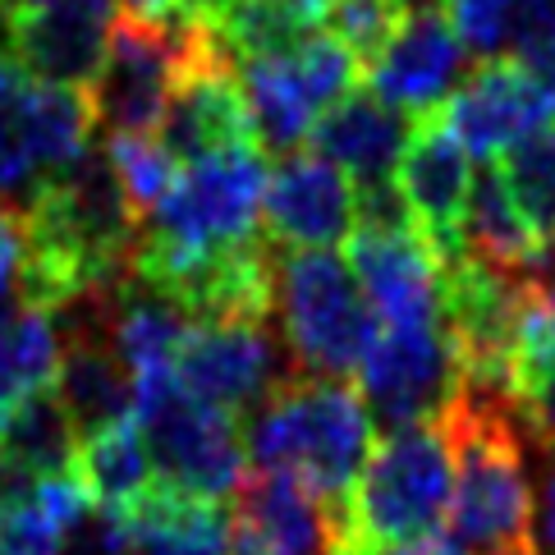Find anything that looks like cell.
Wrapping results in <instances>:
<instances>
[{
    "label": "cell",
    "mask_w": 555,
    "mask_h": 555,
    "mask_svg": "<svg viewBox=\"0 0 555 555\" xmlns=\"http://www.w3.org/2000/svg\"><path fill=\"white\" fill-rule=\"evenodd\" d=\"M372 413L363 395L326 376H294L244 427L253 473H281L349 519V491L372 454ZM349 532V524H345Z\"/></svg>",
    "instance_id": "cell-1"
},
{
    "label": "cell",
    "mask_w": 555,
    "mask_h": 555,
    "mask_svg": "<svg viewBox=\"0 0 555 555\" xmlns=\"http://www.w3.org/2000/svg\"><path fill=\"white\" fill-rule=\"evenodd\" d=\"M454 446L450 532L468 555H524L532 551V487L524 468V427L509 395L460 386L446 409Z\"/></svg>",
    "instance_id": "cell-2"
},
{
    "label": "cell",
    "mask_w": 555,
    "mask_h": 555,
    "mask_svg": "<svg viewBox=\"0 0 555 555\" xmlns=\"http://www.w3.org/2000/svg\"><path fill=\"white\" fill-rule=\"evenodd\" d=\"M275 317L294 372L326 376V382L359 376L382 335L349 262L331 248L275 253Z\"/></svg>",
    "instance_id": "cell-3"
},
{
    "label": "cell",
    "mask_w": 555,
    "mask_h": 555,
    "mask_svg": "<svg viewBox=\"0 0 555 555\" xmlns=\"http://www.w3.org/2000/svg\"><path fill=\"white\" fill-rule=\"evenodd\" d=\"M454 495V446L446 423L395 427L372 446L349 491V546L382 555L441 524Z\"/></svg>",
    "instance_id": "cell-4"
},
{
    "label": "cell",
    "mask_w": 555,
    "mask_h": 555,
    "mask_svg": "<svg viewBox=\"0 0 555 555\" xmlns=\"http://www.w3.org/2000/svg\"><path fill=\"white\" fill-rule=\"evenodd\" d=\"M197 37H203V24H147V18L120 14L111 28L106 61L88 88L92 120L111 138L156 133L175 83L197 55Z\"/></svg>",
    "instance_id": "cell-5"
},
{
    "label": "cell",
    "mask_w": 555,
    "mask_h": 555,
    "mask_svg": "<svg viewBox=\"0 0 555 555\" xmlns=\"http://www.w3.org/2000/svg\"><path fill=\"white\" fill-rule=\"evenodd\" d=\"M359 55L335 33H322L289 55L240 61V88L253 115L257 143L267 152H299L317 120L359 88Z\"/></svg>",
    "instance_id": "cell-6"
},
{
    "label": "cell",
    "mask_w": 555,
    "mask_h": 555,
    "mask_svg": "<svg viewBox=\"0 0 555 555\" xmlns=\"http://www.w3.org/2000/svg\"><path fill=\"white\" fill-rule=\"evenodd\" d=\"M138 423L147 431L156 482H166L197 501H234L244 487V431L221 409L189 400L180 386H166L138 400Z\"/></svg>",
    "instance_id": "cell-7"
},
{
    "label": "cell",
    "mask_w": 555,
    "mask_h": 555,
    "mask_svg": "<svg viewBox=\"0 0 555 555\" xmlns=\"http://www.w3.org/2000/svg\"><path fill=\"white\" fill-rule=\"evenodd\" d=\"M294 363L275 340L271 322H197L175 359V386L189 400L221 413H257L285 382H294Z\"/></svg>",
    "instance_id": "cell-8"
},
{
    "label": "cell",
    "mask_w": 555,
    "mask_h": 555,
    "mask_svg": "<svg viewBox=\"0 0 555 555\" xmlns=\"http://www.w3.org/2000/svg\"><path fill=\"white\" fill-rule=\"evenodd\" d=\"M460 386H464V367L446 326L382 331L359 367V395L372 423H382L386 431L446 418Z\"/></svg>",
    "instance_id": "cell-9"
},
{
    "label": "cell",
    "mask_w": 555,
    "mask_h": 555,
    "mask_svg": "<svg viewBox=\"0 0 555 555\" xmlns=\"http://www.w3.org/2000/svg\"><path fill=\"white\" fill-rule=\"evenodd\" d=\"M156 138H162V147L184 166L257 143L253 115H248L244 88H240V61H234L230 47L221 42V33L207 24H203V37H197L193 65L184 69L180 83H175V96H170Z\"/></svg>",
    "instance_id": "cell-10"
},
{
    "label": "cell",
    "mask_w": 555,
    "mask_h": 555,
    "mask_svg": "<svg viewBox=\"0 0 555 555\" xmlns=\"http://www.w3.org/2000/svg\"><path fill=\"white\" fill-rule=\"evenodd\" d=\"M349 271L386 331L446 326V267L413 225H363L349 234Z\"/></svg>",
    "instance_id": "cell-11"
},
{
    "label": "cell",
    "mask_w": 555,
    "mask_h": 555,
    "mask_svg": "<svg viewBox=\"0 0 555 555\" xmlns=\"http://www.w3.org/2000/svg\"><path fill=\"white\" fill-rule=\"evenodd\" d=\"M395 189H400L413 216V230L436 253V262L441 267L464 262V207L473 193V170H468V147L450 129L446 111L413 120L409 147L400 156V170H395Z\"/></svg>",
    "instance_id": "cell-12"
},
{
    "label": "cell",
    "mask_w": 555,
    "mask_h": 555,
    "mask_svg": "<svg viewBox=\"0 0 555 555\" xmlns=\"http://www.w3.org/2000/svg\"><path fill=\"white\" fill-rule=\"evenodd\" d=\"M446 120L482 162H505L555 125V92L519 61H482L446 102Z\"/></svg>",
    "instance_id": "cell-13"
},
{
    "label": "cell",
    "mask_w": 555,
    "mask_h": 555,
    "mask_svg": "<svg viewBox=\"0 0 555 555\" xmlns=\"http://www.w3.org/2000/svg\"><path fill=\"white\" fill-rule=\"evenodd\" d=\"M115 5L120 0H51V5L24 14H5L0 18V51H10L42 83L83 92L106 61Z\"/></svg>",
    "instance_id": "cell-14"
},
{
    "label": "cell",
    "mask_w": 555,
    "mask_h": 555,
    "mask_svg": "<svg viewBox=\"0 0 555 555\" xmlns=\"http://www.w3.org/2000/svg\"><path fill=\"white\" fill-rule=\"evenodd\" d=\"M345 519L281 473H248L230 509V555H340Z\"/></svg>",
    "instance_id": "cell-15"
},
{
    "label": "cell",
    "mask_w": 555,
    "mask_h": 555,
    "mask_svg": "<svg viewBox=\"0 0 555 555\" xmlns=\"http://www.w3.org/2000/svg\"><path fill=\"white\" fill-rule=\"evenodd\" d=\"M359 189L322 152H289L267 184L262 225L275 248H331L353 234Z\"/></svg>",
    "instance_id": "cell-16"
},
{
    "label": "cell",
    "mask_w": 555,
    "mask_h": 555,
    "mask_svg": "<svg viewBox=\"0 0 555 555\" xmlns=\"http://www.w3.org/2000/svg\"><path fill=\"white\" fill-rule=\"evenodd\" d=\"M464 42L450 18L441 14H409L390 42L363 65L367 69V92L382 96L390 111L409 115H431L441 111L464 74Z\"/></svg>",
    "instance_id": "cell-17"
},
{
    "label": "cell",
    "mask_w": 555,
    "mask_h": 555,
    "mask_svg": "<svg viewBox=\"0 0 555 555\" xmlns=\"http://www.w3.org/2000/svg\"><path fill=\"white\" fill-rule=\"evenodd\" d=\"M409 125L400 111H390L382 96L367 88H353L345 102H335L312 129V152L340 166L353 189L390 184L400 170V156L409 147Z\"/></svg>",
    "instance_id": "cell-18"
},
{
    "label": "cell",
    "mask_w": 555,
    "mask_h": 555,
    "mask_svg": "<svg viewBox=\"0 0 555 555\" xmlns=\"http://www.w3.org/2000/svg\"><path fill=\"white\" fill-rule=\"evenodd\" d=\"M120 514L129 524L133 555H230V519L221 505L197 501L166 482H156Z\"/></svg>",
    "instance_id": "cell-19"
},
{
    "label": "cell",
    "mask_w": 555,
    "mask_h": 555,
    "mask_svg": "<svg viewBox=\"0 0 555 555\" xmlns=\"http://www.w3.org/2000/svg\"><path fill=\"white\" fill-rule=\"evenodd\" d=\"M78 446L83 441H78L55 386L18 400L0 418V460L10 464V473L24 487L78 473Z\"/></svg>",
    "instance_id": "cell-20"
},
{
    "label": "cell",
    "mask_w": 555,
    "mask_h": 555,
    "mask_svg": "<svg viewBox=\"0 0 555 555\" xmlns=\"http://www.w3.org/2000/svg\"><path fill=\"white\" fill-rule=\"evenodd\" d=\"M532 248H538L532 244V225L519 211V203H514V193L501 175V162H487L473 175V193L464 207V257L519 281Z\"/></svg>",
    "instance_id": "cell-21"
},
{
    "label": "cell",
    "mask_w": 555,
    "mask_h": 555,
    "mask_svg": "<svg viewBox=\"0 0 555 555\" xmlns=\"http://www.w3.org/2000/svg\"><path fill=\"white\" fill-rule=\"evenodd\" d=\"M216 33L234 61L289 55L312 37L331 33V0H230Z\"/></svg>",
    "instance_id": "cell-22"
},
{
    "label": "cell",
    "mask_w": 555,
    "mask_h": 555,
    "mask_svg": "<svg viewBox=\"0 0 555 555\" xmlns=\"http://www.w3.org/2000/svg\"><path fill=\"white\" fill-rule=\"evenodd\" d=\"M61 335L55 317L24 299H0V418L37 390L55 386Z\"/></svg>",
    "instance_id": "cell-23"
},
{
    "label": "cell",
    "mask_w": 555,
    "mask_h": 555,
    "mask_svg": "<svg viewBox=\"0 0 555 555\" xmlns=\"http://www.w3.org/2000/svg\"><path fill=\"white\" fill-rule=\"evenodd\" d=\"M78 478L102 509H129L138 495H147L156 487V464L143 423L129 418L78 446Z\"/></svg>",
    "instance_id": "cell-24"
},
{
    "label": "cell",
    "mask_w": 555,
    "mask_h": 555,
    "mask_svg": "<svg viewBox=\"0 0 555 555\" xmlns=\"http://www.w3.org/2000/svg\"><path fill=\"white\" fill-rule=\"evenodd\" d=\"M37 78L0 51V197H28L42 189V170L33 156V133H28V102H33Z\"/></svg>",
    "instance_id": "cell-25"
},
{
    "label": "cell",
    "mask_w": 555,
    "mask_h": 555,
    "mask_svg": "<svg viewBox=\"0 0 555 555\" xmlns=\"http://www.w3.org/2000/svg\"><path fill=\"white\" fill-rule=\"evenodd\" d=\"M501 175L514 193V203L528 216L532 234H555V125L528 138L519 152H509L501 162Z\"/></svg>",
    "instance_id": "cell-26"
},
{
    "label": "cell",
    "mask_w": 555,
    "mask_h": 555,
    "mask_svg": "<svg viewBox=\"0 0 555 555\" xmlns=\"http://www.w3.org/2000/svg\"><path fill=\"white\" fill-rule=\"evenodd\" d=\"M106 156L120 184L129 193V203L138 216L156 211V203L170 193L175 184V156L162 147L156 133H125V138H106Z\"/></svg>",
    "instance_id": "cell-27"
},
{
    "label": "cell",
    "mask_w": 555,
    "mask_h": 555,
    "mask_svg": "<svg viewBox=\"0 0 555 555\" xmlns=\"http://www.w3.org/2000/svg\"><path fill=\"white\" fill-rule=\"evenodd\" d=\"M69 532L37 501V491H14L0 501V555H61Z\"/></svg>",
    "instance_id": "cell-28"
},
{
    "label": "cell",
    "mask_w": 555,
    "mask_h": 555,
    "mask_svg": "<svg viewBox=\"0 0 555 555\" xmlns=\"http://www.w3.org/2000/svg\"><path fill=\"white\" fill-rule=\"evenodd\" d=\"M450 24L460 33V42L468 55H482V61H495L501 47L519 33L524 18V0H450Z\"/></svg>",
    "instance_id": "cell-29"
},
{
    "label": "cell",
    "mask_w": 555,
    "mask_h": 555,
    "mask_svg": "<svg viewBox=\"0 0 555 555\" xmlns=\"http://www.w3.org/2000/svg\"><path fill=\"white\" fill-rule=\"evenodd\" d=\"M400 10L390 0H331V33L367 65L376 51L390 42V33L400 28Z\"/></svg>",
    "instance_id": "cell-30"
},
{
    "label": "cell",
    "mask_w": 555,
    "mask_h": 555,
    "mask_svg": "<svg viewBox=\"0 0 555 555\" xmlns=\"http://www.w3.org/2000/svg\"><path fill=\"white\" fill-rule=\"evenodd\" d=\"M509 404L519 413L524 436H532L546 454L555 450V359L538 367H514L509 376Z\"/></svg>",
    "instance_id": "cell-31"
},
{
    "label": "cell",
    "mask_w": 555,
    "mask_h": 555,
    "mask_svg": "<svg viewBox=\"0 0 555 555\" xmlns=\"http://www.w3.org/2000/svg\"><path fill=\"white\" fill-rule=\"evenodd\" d=\"M514 51H519V65H528L555 92V0H524Z\"/></svg>",
    "instance_id": "cell-32"
},
{
    "label": "cell",
    "mask_w": 555,
    "mask_h": 555,
    "mask_svg": "<svg viewBox=\"0 0 555 555\" xmlns=\"http://www.w3.org/2000/svg\"><path fill=\"white\" fill-rule=\"evenodd\" d=\"M61 555H133L125 514L120 509H92L88 519L65 538Z\"/></svg>",
    "instance_id": "cell-33"
},
{
    "label": "cell",
    "mask_w": 555,
    "mask_h": 555,
    "mask_svg": "<svg viewBox=\"0 0 555 555\" xmlns=\"http://www.w3.org/2000/svg\"><path fill=\"white\" fill-rule=\"evenodd\" d=\"M18 267H24V221L0 203V299H10V285H18Z\"/></svg>",
    "instance_id": "cell-34"
},
{
    "label": "cell",
    "mask_w": 555,
    "mask_h": 555,
    "mask_svg": "<svg viewBox=\"0 0 555 555\" xmlns=\"http://www.w3.org/2000/svg\"><path fill=\"white\" fill-rule=\"evenodd\" d=\"M382 555H468L464 542L454 538V532H441V528H431V532H418V538H409L400 546H390Z\"/></svg>",
    "instance_id": "cell-35"
},
{
    "label": "cell",
    "mask_w": 555,
    "mask_h": 555,
    "mask_svg": "<svg viewBox=\"0 0 555 555\" xmlns=\"http://www.w3.org/2000/svg\"><path fill=\"white\" fill-rule=\"evenodd\" d=\"M538 528L542 542L555 551V450L546 454V473H542V501H538Z\"/></svg>",
    "instance_id": "cell-36"
},
{
    "label": "cell",
    "mask_w": 555,
    "mask_h": 555,
    "mask_svg": "<svg viewBox=\"0 0 555 555\" xmlns=\"http://www.w3.org/2000/svg\"><path fill=\"white\" fill-rule=\"evenodd\" d=\"M180 10H184V18H193V24L216 28L221 24V14L230 10V0H180Z\"/></svg>",
    "instance_id": "cell-37"
},
{
    "label": "cell",
    "mask_w": 555,
    "mask_h": 555,
    "mask_svg": "<svg viewBox=\"0 0 555 555\" xmlns=\"http://www.w3.org/2000/svg\"><path fill=\"white\" fill-rule=\"evenodd\" d=\"M390 5L409 18V14H441V5H450V0H390Z\"/></svg>",
    "instance_id": "cell-38"
},
{
    "label": "cell",
    "mask_w": 555,
    "mask_h": 555,
    "mask_svg": "<svg viewBox=\"0 0 555 555\" xmlns=\"http://www.w3.org/2000/svg\"><path fill=\"white\" fill-rule=\"evenodd\" d=\"M14 491H28V487L14 478V473H10V464H5V460H0V501H5V495H14Z\"/></svg>",
    "instance_id": "cell-39"
},
{
    "label": "cell",
    "mask_w": 555,
    "mask_h": 555,
    "mask_svg": "<svg viewBox=\"0 0 555 555\" xmlns=\"http://www.w3.org/2000/svg\"><path fill=\"white\" fill-rule=\"evenodd\" d=\"M37 5H51V0H0V18H5V14H24V10H37Z\"/></svg>",
    "instance_id": "cell-40"
}]
</instances>
